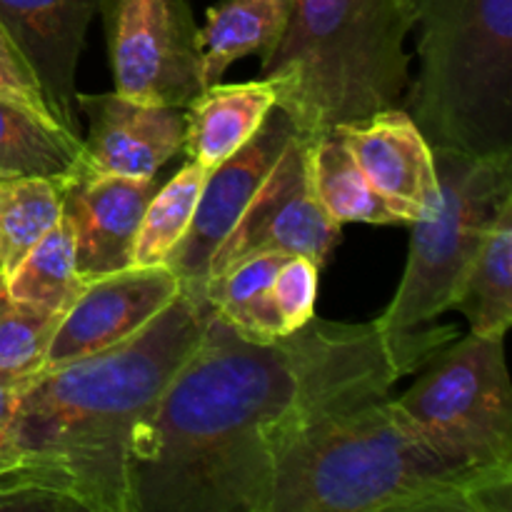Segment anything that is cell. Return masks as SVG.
Segmentation results:
<instances>
[{"instance_id":"6da1fadb","label":"cell","mask_w":512,"mask_h":512,"mask_svg":"<svg viewBox=\"0 0 512 512\" xmlns=\"http://www.w3.org/2000/svg\"><path fill=\"white\" fill-rule=\"evenodd\" d=\"M458 330L388 338L330 323L323 360L273 448L270 512H512V475L440 453L390 395Z\"/></svg>"},{"instance_id":"7a4b0ae2","label":"cell","mask_w":512,"mask_h":512,"mask_svg":"<svg viewBox=\"0 0 512 512\" xmlns=\"http://www.w3.org/2000/svg\"><path fill=\"white\" fill-rule=\"evenodd\" d=\"M330 323L273 343L235 333L210 308L165 388L133 468L138 512H270L273 448L323 360Z\"/></svg>"},{"instance_id":"3957f363","label":"cell","mask_w":512,"mask_h":512,"mask_svg":"<svg viewBox=\"0 0 512 512\" xmlns=\"http://www.w3.org/2000/svg\"><path fill=\"white\" fill-rule=\"evenodd\" d=\"M208 315L203 298L180 290L133 338L38 370L15 405L18 468L0 485V510L138 512L135 460Z\"/></svg>"},{"instance_id":"277c9868","label":"cell","mask_w":512,"mask_h":512,"mask_svg":"<svg viewBox=\"0 0 512 512\" xmlns=\"http://www.w3.org/2000/svg\"><path fill=\"white\" fill-rule=\"evenodd\" d=\"M410 0H295L283 40L263 58L278 108L315 138L390 108L410 83Z\"/></svg>"},{"instance_id":"5b68a950","label":"cell","mask_w":512,"mask_h":512,"mask_svg":"<svg viewBox=\"0 0 512 512\" xmlns=\"http://www.w3.org/2000/svg\"><path fill=\"white\" fill-rule=\"evenodd\" d=\"M420 73L403 108L430 148L512 153V0H410Z\"/></svg>"},{"instance_id":"8992f818","label":"cell","mask_w":512,"mask_h":512,"mask_svg":"<svg viewBox=\"0 0 512 512\" xmlns=\"http://www.w3.org/2000/svg\"><path fill=\"white\" fill-rule=\"evenodd\" d=\"M440 208L413 220L410 255L398 293L378 318L388 338L418 333L453 308L470 260L500 205L512 195V153L475 155L433 148Z\"/></svg>"},{"instance_id":"52a82bcc","label":"cell","mask_w":512,"mask_h":512,"mask_svg":"<svg viewBox=\"0 0 512 512\" xmlns=\"http://www.w3.org/2000/svg\"><path fill=\"white\" fill-rule=\"evenodd\" d=\"M503 340L470 333L435 355L428 373L395 400L450 460L512 475V385Z\"/></svg>"},{"instance_id":"ba28073f","label":"cell","mask_w":512,"mask_h":512,"mask_svg":"<svg viewBox=\"0 0 512 512\" xmlns=\"http://www.w3.org/2000/svg\"><path fill=\"white\" fill-rule=\"evenodd\" d=\"M115 93L185 108L198 93V25L188 0H103Z\"/></svg>"},{"instance_id":"9c48e42d","label":"cell","mask_w":512,"mask_h":512,"mask_svg":"<svg viewBox=\"0 0 512 512\" xmlns=\"http://www.w3.org/2000/svg\"><path fill=\"white\" fill-rule=\"evenodd\" d=\"M310 138L295 133L275 168L253 195L223 245L213 255L208 278L253 255H305L323 268L340 240V228L318 203L310 183ZM205 278V280H208Z\"/></svg>"},{"instance_id":"30bf717a","label":"cell","mask_w":512,"mask_h":512,"mask_svg":"<svg viewBox=\"0 0 512 512\" xmlns=\"http://www.w3.org/2000/svg\"><path fill=\"white\" fill-rule=\"evenodd\" d=\"M295 133L298 128L293 120L275 105L258 133L218 168L210 170L193 210V220L183 240L165 260V268L175 273L180 288L193 293L195 298H203L210 260L218 253L235 220L243 215L253 195L265 183Z\"/></svg>"},{"instance_id":"8fae6325","label":"cell","mask_w":512,"mask_h":512,"mask_svg":"<svg viewBox=\"0 0 512 512\" xmlns=\"http://www.w3.org/2000/svg\"><path fill=\"white\" fill-rule=\"evenodd\" d=\"M180 290V280L165 265H130L90 280L58 323L43 368L73 363L133 338L178 298Z\"/></svg>"},{"instance_id":"7c38bea8","label":"cell","mask_w":512,"mask_h":512,"mask_svg":"<svg viewBox=\"0 0 512 512\" xmlns=\"http://www.w3.org/2000/svg\"><path fill=\"white\" fill-rule=\"evenodd\" d=\"M75 103L80 118L90 120L78 163L85 173L155 178L183 150L185 108L135 103L118 93H78Z\"/></svg>"},{"instance_id":"4fadbf2b","label":"cell","mask_w":512,"mask_h":512,"mask_svg":"<svg viewBox=\"0 0 512 512\" xmlns=\"http://www.w3.org/2000/svg\"><path fill=\"white\" fill-rule=\"evenodd\" d=\"M100 5L103 0H0V23L33 65L60 128L78 138L75 73Z\"/></svg>"},{"instance_id":"5bb4252c","label":"cell","mask_w":512,"mask_h":512,"mask_svg":"<svg viewBox=\"0 0 512 512\" xmlns=\"http://www.w3.org/2000/svg\"><path fill=\"white\" fill-rule=\"evenodd\" d=\"M155 190V178L75 168L63 213L73 225L75 268L83 283L133 265L135 235Z\"/></svg>"},{"instance_id":"9a60e30c","label":"cell","mask_w":512,"mask_h":512,"mask_svg":"<svg viewBox=\"0 0 512 512\" xmlns=\"http://www.w3.org/2000/svg\"><path fill=\"white\" fill-rule=\"evenodd\" d=\"M355 163L380 195L403 205L415 220L440 208L435 155L405 108H390L370 118L335 128Z\"/></svg>"},{"instance_id":"2e32d148","label":"cell","mask_w":512,"mask_h":512,"mask_svg":"<svg viewBox=\"0 0 512 512\" xmlns=\"http://www.w3.org/2000/svg\"><path fill=\"white\" fill-rule=\"evenodd\" d=\"M275 103V85L268 78L208 85L185 105L183 150L188 160L208 173L218 168L258 133Z\"/></svg>"},{"instance_id":"e0dca14e","label":"cell","mask_w":512,"mask_h":512,"mask_svg":"<svg viewBox=\"0 0 512 512\" xmlns=\"http://www.w3.org/2000/svg\"><path fill=\"white\" fill-rule=\"evenodd\" d=\"M295 0H220L208 8L198 28L200 80L203 88L220 83L240 58H265L278 48L290 23Z\"/></svg>"},{"instance_id":"ac0fdd59","label":"cell","mask_w":512,"mask_h":512,"mask_svg":"<svg viewBox=\"0 0 512 512\" xmlns=\"http://www.w3.org/2000/svg\"><path fill=\"white\" fill-rule=\"evenodd\" d=\"M308 158L315 198L335 223L410 225L415 220L408 208L393 203L373 188L335 130L310 138Z\"/></svg>"},{"instance_id":"d6986e66","label":"cell","mask_w":512,"mask_h":512,"mask_svg":"<svg viewBox=\"0 0 512 512\" xmlns=\"http://www.w3.org/2000/svg\"><path fill=\"white\" fill-rule=\"evenodd\" d=\"M453 310L465 315L470 333L505 338L512 323V195L485 230L478 253L470 260Z\"/></svg>"},{"instance_id":"ffe728a7","label":"cell","mask_w":512,"mask_h":512,"mask_svg":"<svg viewBox=\"0 0 512 512\" xmlns=\"http://www.w3.org/2000/svg\"><path fill=\"white\" fill-rule=\"evenodd\" d=\"M285 255L265 253L240 260L205 280L203 298L235 333L253 343H273L285 335L273 303V280Z\"/></svg>"},{"instance_id":"44dd1931","label":"cell","mask_w":512,"mask_h":512,"mask_svg":"<svg viewBox=\"0 0 512 512\" xmlns=\"http://www.w3.org/2000/svg\"><path fill=\"white\" fill-rule=\"evenodd\" d=\"M68 175H20L0 180V268L10 275L63 215Z\"/></svg>"},{"instance_id":"7402d4cb","label":"cell","mask_w":512,"mask_h":512,"mask_svg":"<svg viewBox=\"0 0 512 512\" xmlns=\"http://www.w3.org/2000/svg\"><path fill=\"white\" fill-rule=\"evenodd\" d=\"M83 288L85 283L75 268L73 225L65 213L20 260L18 268L5 275V290L10 298L63 315L78 300Z\"/></svg>"},{"instance_id":"603a6c76","label":"cell","mask_w":512,"mask_h":512,"mask_svg":"<svg viewBox=\"0 0 512 512\" xmlns=\"http://www.w3.org/2000/svg\"><path fill=\"white\" fill-rule=\"evenodd\" d=\"M83 138L43 123L0 98V180L20 175H68L78 168Z\"/></svg>"},{"instance_id":"cb8c5ba5","label":"cell","mask_w":512,"mask_h":512,"mask_svg":"<svg viewBox=\"0 0 512 512\" xmlns=\"http://www.w3.org/2000/svg\"><path fill=\"white\" fill-rule=\"evenodd\" d=\"M205 178L208 170L188 160L163 188L155 190L135 235L133 268L165 265L193 220Z\"/></svg>"},{"instance_id":"d4e9b609","label":"cell","mask_w":512,"mask_h":512,"mask_svg":"<svg viewBox=\"0 0 512 512\" xmlns=\"http://www.w3.org/2000/svg\"><path fill=\"white\" fill-rule=\"evenodd\" d=\"M63 313L10 298L0 283V375L30 378L43 370L50 340Z\"/></svg>"},{"instance_id":"484cf974","label":"cell","mask_w":512,"mask_h":512,"mask_svg":"<svg viewBox=\"0 0 512 512\" xmlns=\"http://www.w3.org/2000/svg\"><path fill=\"white\" fill-rule=\"evenodd\" d=\"M320 265L305 255H285L273 280V303L285 335L315 318Z\"/></svg>"},{"instance_id":"4316f807","label":"cell","mask_w":512,"mask_h":512,"mask_svg":"<svg viewBox=\"0 0 512 512\" xmlns=\"http://www.w3.org/2000/svg\"><path fill=\"white\" fill-rule=\"evenodd\" d=\"M0 98L18 105L43 123L58 125L33 65L3 23H0Z\"/></svg>"},{"instance_id":"83f0119b","label":"cell","mask_w":512,"mask_h":512,"mask_svg":"<svg viewBox=\"0 0 512 512\" xmlns=\"http://www.w3.org/2000/svg\"><path fill=\"white\" fill-rule=\"evenodd\" d=\"M30 378H23V375H0V485L18 468L13 443H10V425H13L15 405H18L20 393H23L25 383Z\"/></svg>"},{"instance_id":"f1b7e54d","label":"cell","mask_w":512,"mask_h":512,"mask_svg":"<svg viewBox=\"0 0 512 512\" xmlns=\"http://www.w3.org/2000/svg\"><path fill=\"white\" fill-rule=\"evenodd\" d=\"M3 280H5V275H3V268H0V283H3Z\"/></svg>"}]
</instances>
